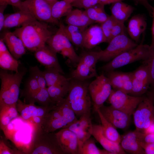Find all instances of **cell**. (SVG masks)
Wrapping results in <instances>:
<instances>
[{
    "label": "cell",
    "instance_id": "6da1fadb",
    "mask_svg": "<svg viewBox=\"0 0 154 154\" xmlns=\"http://www.w3.org/2000/svg\"><path fill=\"white\" fill-rule=\"evenodd\" d=\"M78 120L67 98L52 107L41 119L36 130L44 133L53 132L66 128Z\"/></svg>",
    "mask_w": 154,
    "mask_h": 154
},
{
    "label": "cell",
    "instance_id": "7a4b0ae2",
    "mask_svg": "<svg viewBox=\"0 0 154 154\" xmlns=\"http://www.w3.org/2000/svg\"><path fill=\"white\" fill-rule=\"evenodd\" d=\"M13 32L21 39L26 48L33 52L44 46L53 35L46 23L36 19L25 23Z\"/></svg>",
    "mask_w": 154,
    "mask_h": 154
},
{
    "label": "cell",
    "instance_id": "3957f363",
    "mask_svg": "<svg viewBox=\"0 0 154 154\" xmlns=\"http://www.w3.org/2000/svg\"><path fill=\"white\" fill-rule=\"evenodd\" d=\"M69 79V88L66 98L76 115L80 117L91 110L92 102L88 90L89 84L86 80Z\"/></svg>",
    "mask_w": 154,
    "mask_h": 154
},
{
    "label": "cell",
    "instance_id": "277c9868",
    "mask_svg": "<svg viewBox=\"0 0 154 154\" xmlns=\"http://www.w3.org/2000/svg\"><path fill=\"white\" fill-rule=\"evenodd\" d=\"M24 71L11 74L1 70L0 107L16 104L19 100L20 85L24 75Z\"/></svg>",
    "mask_w": 154,
    "mask_h": 154
},
{
    "label": "cell",
    "instance_id": "5b68a950",
    "mask_svg": "<svg viewBox=\"0 0 154 154\" xmlns=\"http://www.w3.org/2000/svg\"><path fill=\"white\" fill-rule=\"evenodd\" d=\"M150 45L141 43L135 48L121 54L101 68L106 72L140 60H146L152 52Z\"/></svg>",
    "mask_w": 154,
    "mask_h": 154
},
{
    "label": "cell",
    "instance_id": "8992f818",
    "mask_svg": "<svg viewBox=\"0 0 154 154\" xmlns=\"http://www.w3.org/2000/svg\"><path fill=\"white\" fill-rule=\"evenodd\" d=\"M102 53V50L83 52L80 56L79 61L70 78L84 81L98 76L96 65Z\"/></svg>",
    "mask_w": 154,
    "mask_h": 154
},
{
    "label": "cell",
    "instance_id": "52a82bcc",
    "mask_svg": "<svg viewBox=\"0 0 154 154\" xmlns=\"http://www.w3.org/2000/svg\"><path fill=\"white\" fill-rule=\"evenodd\" d=\"M30 154H64L55 133L36 131L27 152Z\"/></svg>",
    "mask_w": 154,
    "mask_h": 154
},
{
    "label": "cell",
    "instance_id": "ba28073f",
    "mask_svg": "<svg viewBox=\"0 0 154 154\" xmlns=\"http://www.w3.org/2000/svg\"><path fill=\"white\" fill-rule=\"evenodd\" d=\"M133 115L135 130L143 133L154 121V90L144 96Z\"/></svg>",
    "mask_w": 154,
    "mask_h": 154
},
{
    "label": "cell",
    "instance_id": "9c48e42d",
    "mask_svg": "<svg viewBox=\"0 0 154 154\" xmlns=\"http://www.w3.org/2000/svg\"><path fill=\"white\" fill-rule=\"evenodd\" d=\"M63 25L62 23H60L58 30L47 40L46 43L56 53H60L63 56L67 57L71 62L77 65L80 56L76 53L72 43L65 35Z\"/></svg>",
    "mask_w": 154,
    "mask_h": 154
},
{
    "label": "cell",
    "instance_id": "30bf717a",
    "mask_svg": "<svg viewBox=\"0 0 154 154\" xmlns=\"http://www.w3.org/2000/svg\"><path fill=\"white\" fill-rule=\"evenodd\" d=\"M112 89L109 79L103 74L98 76L89 84L88 90L96 112L108 99Z\"/></svg>",
    "mask_w": 154,
    "mask_h": 154
},
{
    "label": "cell",
    "instance_id": "8fae6325",
    "mask_svg": "<svg viewBox=\"0 0 154 154\" xmlns=\"http://www.w3.org/2000/svg\"><path fill=\"white\" fill-rule=\"evenodd\" d=\"M19 10L29 13L37 20L59 25L58 20L52 17L51 5L45 0H26L22 1Z\"/></svg>",
    "mask_w": 154,
    "mask_h": 154
},
{
    "label": "cell",
    "instance_id": "7c38bea8",
    "mask_svg": "<svg viewBox=\"0 0 154 154\" xmlns=\"http://www.w3.org/2000/svg\"><path fill=\"white\" fill-rule=\"evenodd\" d=\"M106 48L102 50L99 60L109 62L127 51L133 48L138 44L129 38L125 33L116 36L108 43Z\"/></svg>",
    "mask_w": 154,
    "mask_h": 154
},
{
    "label": "cell",
    "instance_id": "4fadbf2b",
    "mask_svg": "<svg viewBox=\"0 0 154 154\" xmlns=\"http://www.w3.org/2000/svg\"><path fill=\"white\" fill-rule=\"evenodd\" d=\"M144 96H135L112 89L108 100L111 105L131 116Z\"/></svg>",
    "mask_w": 154,
    "mask_h": 154
},
{
    "label": "cell",
    "instance_id": "5bb4252c",
    "mask_svg": "<svg viewBox=\"0 0 154 154\" xmlns=\"http://www.w3.org/2000/svg\"><path fill=\"white\" fill-rule=\"evenodd\" d=\"M132 88L131 95L139 96L146 93L150 85L151 79L147 65L144 64L132 72Z\"/></svg>",
    "mask_w": 154,
    "mask_h": 154
},
{
    "label": "cell",
    "instance_id": "9a60e30c",
    "mask_svg": "<svg viewBox=\"0 0 154 154\" xmlns=\"http://www.w3.org/2000/svg\"><path fill=\"white\" fill-rule=\"evenodd\" d=\"M93 125L90 111H89L81 115L79 119L66 127L76 135L79 142V151L84 142L92 135Z\"/></svg>",
    "mask_w": 154,
    "mask_h": 154
},
{
    "label": "cell",
    "instance_id": "2e32d148",
    "mask_svg": "<svg viewBox=\"0 0 154 154\" xmlns=\"http://www.w3.org/2000/svg\"><path fill=\"white\" fill-rule=\"evenodd\" d=\"M55 133L64 154H79L78 141L74 132L67 128H64Z\"/></svg>",
    "mask_w": 154,
    "mask_h": 154
},
{
    "label": "cell",
    "instance_id": "e0dca14e",
    "mask_svg": "<svg viewBox=\"0 0 154 154\" xmlns=\"http://www.w3.org/2000/svg\"><path fill=\"white\" fill-rule=\"evenodd\" d=\"M99 110L106 119L116 129H125L130 124L131 116L111 105H104Z\"/></svg>",
    "mask_w": 154,
    "mask_h": 154
},
{
    "label": "cell",
    "instance_id": "ac0fdd59",
    "mask_svg": "<svg viewBox=\"0 0 154 154\" xmlns=\"http://www.w3.org/2000/svg\"><path fill=\"white\" fill-rule=\"evenodd\" d=\"M107 72L114 90L130 94L132 88V72H123L112 70Z\"/></svg>",
    "mask_w": 154,
    "mask_h": 154
},
{
    "label": "cell",
    "instance_id": "d6986e66",
    "mask_svg": "<svg viewBox=\"0 0 154 154\" xmlns=\"http://www.w3.org/2000/svg\"><path fill=\"white\" fill-rule=\"evenodd\" d=\"M143 133L135 130L121 136L120 145L121 148L125 151L130 153L145 154L140 143Z\"/></svg>",
    "mask_w": 154,
    "mask_h": 154
},
{
    "label": "cell",
    "instance_id": "ffe728a7",
    "mask_svg": "<svg viewBox=\"0 0 154 154\" xmlns=\"http://www.w3.org/2000/svg\"><path fill=\"white\" fill-rule=\"evenodd\" d=\"M35 56L37 60L45 67H53L62 74L64 72L59 63L56 53L48 45H46L35 52Z\"/></svg>",
    "mask_w": 154,
    "mask_h": 154
},
{
    "label": "cell",
    "instance_id": "44dd1931",
    "mask_svg": "<svg viewBox=\"0 0 154 154\" xmlns=\"http://www.w3.org/2000/svg\"><path fill=\"white\" fill-rule=\"evenodd\" d=\"M83 47L90 49L99 44L107 42L100 25H92L83 32Z\"/></svg>",
    "mask_w": 154,
    "mask_h": 154
},
{
    "label": "cell",
    "instance_id": "7402d4cb",
    "mask_svg": "<svg viewBox=\"0 0 154 154\" xmlns=\"http://www.w3.org/2000/svg\"><path fill=\"white\" fill-rule=\"evenodd\" d=\"M52 107L37 106L33 103L26 104L19 99L16 104L18 112H19L21 118L25 120H29L34 117H39L42 118Z\"/></svg>",
    "mask_w": 154,
    "mask_h": 154
},
{
    "label": "cell",
    "instance_id": "603a6c76",
    "mask_svg": "<svg viewBox=\"0 0 154 154\" xmlns=\"http://www.w3.org/2000/svg\"><path fill=\"white\" fill-rule=\"evenodd\" d=\"M92 135L104 149L112 154H126L120 144L111 141L104 136L101 124L93 125Z\"/></svg>",
    "mask_w": 154,
    "mask_h": 154
},
{
    "label": "cell",
    "instance_id": "cb8c5ba5",
    "mask_svg": "<svg viewBox=\"0 0 154 154\" xmlns=\"http://www.w3.org/2000/svg\"><path fill=\"white\" fill-rule=\"evenodd\" d=\"M147 25L145 16L142 14L133 16L129 21L127 31L131 39L137 43L141 34L145 31Z\"/></svg>",
    "mask_w": 154,
    "mask_h": 154
},
{
    "label": "cell",
    "instance_id": "d4e9b609",
    "mask_svg": "<svg viewBox=\"0 0 154 154\" xmlns=\"http://www.w3.org/2000/svg\"><path fill=\"white\" fill-rule=\"evenodd\" d=\"M13 56L18 60L26 53L25 47L21 39L13 32H8L3 39Z\"/></svg>",
    "mask_w": 154,
    "mask_h": 154
},
{
    "label": "cell",
    "instance_id": "484cf974",
    "mask_svg": "<svg viewBox=\"0 0 154 154\" xmlns=\"http://www.w3.org/2000/svg\"><path fill=\"white\" fill-rule=\"evenodd\" d=\"M65 22L67 25L77 27L84 31L88 26L94 23L89 18L84 10L77 8L72 9L66 16Z\"/></svg>",
    "mask_w": 154,
    "mask_h": 154
},
{
    "label": "cell",
    "instance_id": "4316f807",
    "mask_svg": "<svg viewBox=\"0 0 154 154\" xmlns=\"http://www.w3.org/2000/svg\"><path fill=\"white\" fill-rule=\"evenodd\" d=\"M34 19H36L29 13L20 10L13 13L5 15L3 28L19 27Z\"/></svg>",
    "mask_w": 154,
    "mask_h": 154
},
{
    "label": "cell",
    "instance_id": "83f0119b",
    "mask_svg": "<svg viewBox=\"0 0 154 154\" xmlns=\"http://www.w3.org/2000/svg\"><path fill=\"white\" fill-rule=\"evenodd\" d=\"M110 9L112 15L117 21L124 23L130 17L134 8L122 1L112 4Z\"/></svg>",
    "mask_w": 154,
    "mask_h": 154
},
{
    "label": "cell",
    "instance_id": "f1b7e54d",
    "mask_svg": "<svg viewBox=\"0 0 154 154\" xmlns=\"http://www.w3.org/2000/svg\"><path fill=\"white\" fill-rule=\"evenodd\" d=\"M43 72L47 87L69 85V79L66 78L58 70L54 68L45 67Z\"/></svg>",
    "mask_w": 154,
    "mask_h": 154
},
{
    "label": "cell",
    "instance_id": "f546056e",
    "mask_svg": "<svg viewBox=\"0 0 154 154\" xmlns=\"http://www.w3.org/2000/svg\"><path fill=\"white\" fill-rule=\"evenodd\" d=\"M97 112L100 120L104 135L111 141L120 144L121 135L119 134L116 128L106 119L99 110Z\"/></svg>",
    "mask_w": 154,
    "mask_h": 154
},
{
    "label": "cell",
    "instance_id": "4dcf8cb0",
    "mask_svg": "<svg viewBox=\"0 0 154 154\" xmlns=\"http://www.w3.org/2000/svg\"><path fill=\"white\" fill-rule=\"evenodd\" d=\"M64 32L72 43L75 46L83 47L84 31L77 27L67 25L63 26Z\"/></svg>",
    "mask_w": 154,
    "mask_h": 154
},
{
    "label": "cell",
    "instance_id": "1f68e13d",
    "mask_svg": "<svg viewBox=\"0 0 154 154\" xmlns=\"http://www.w3.org/2000/svg\"><path fill=\"white\" fill-rule=\"evenodd\" d=\"M16 104L7 105L0 107V124L1 129L3 131L13 119L18 115Z\"/></svg>",
    "mask_w": 154,
    "mask_h": 154
},
{
    "label": "cell",
    "instance_id": "d6a6232c",
    "mask_svg": "<svg viewBox=\"0 0 154 154\" xmlns=\"http://www.w3.org/2000/svg\"><path fill=\"white\" fill-rule=\"evenodd\" d=\"M104 5L98 3L84 11L89 18L94 23L102 24L109 17L105 10Z\"/></svg>",
    "mask_w": 154,
    "mask_h": 154
},
{
    "label": "cell",
    "instance_id": "836d02e7",
    "mask_svg": "<svg viewBox=\"0 0 154 154\" xmlns=\"http://www.w3.org/2000/svg\"><path fill=\"white\" fill-rule=\"evenodd\" d=\"M72 4L64 0H57L51 5L52 17L58 20L61 17L66 16L72 10Z\"/></svg>",
    "mask_w": 154,
    "mask_h": 154
},
{
    "label": "cell",
    "instance_id": "e575fe53",
    "mask_svg": "<svg viewBox=\"0 0 154 154\" xmlns=\"http://www.w3.org/2000/svg\"><path fill=\"white\" fill-rule=\"evenodd\" d=\"M69 86L56 85L47 87V89L50 97L55 105L63 101L68 93Z\"/></svg>",
    "mask_w": 154,
    "mask_h": 154
},
{
    "label": "cell",
    "instance_id": "d590c367",
    "mask_svg": "<svg viewBox=\"0 0 154 154\" xmlns=\"http://www.w3.org/2000/svg\"><path fill=\"white\" fill-rule=\"evenodd\" d=\"M29 103H38L40 106L50 107L54 105L50 97L46 87L40 88L28 99Z\"/></svg>",
    "mask_w": 154,
    "mask_h": 154
},
{
    "label": "cell",
    "instance_id": "8d00e7d4",
    "mask_svg": "<svg viewBox=\"0 0 154 154\" xmlns=\"http://www.w3.org/2000/svg\"><path fill=\"white\" fill-rule=\"evenodd\" d=\"M10 52L0 54V66L3 69L18 72L19 63Z\"/></svg>",
    "mask_w": 154,
    "mask_h": 154
},
{
    "label": "cell",
    "instance_id": "74e56055",
    "mask_svg": "<svg viewBox=\"0 0 154 154\" xmlns=\"http://www.w3.org/2000/svg\"><path fill=\"white\" fill-rule=\"evenodd\" d=\"M79 154H112L109 151L98 148L94 140L91 137L83 143L79 151Z\"/></svg>",
    "mask_w": 154,
    "mask_h": 154
},
{
    "label": "cell",
    "instance_id": "f35d334b",
    "mask_svg": "<svg viewBox=\"0 0 154 154\" xmlns=\"http://www.w3.org/2000/svg\"><path fill=\"white\" fill-rule=\"evenodd\" d=\"M40 89L37 81L33 76L31 75L26 86L25 94L26 98L28 100Z\"/></svg>",
    "mask_w": 154,
    "mask_h": 154
},
{
    "label": "cell",
    "instance_id": "ab89813d",
    "mask_svg": "<svg viewBox=\"0 0 154 154\" xmlns=\"http://www.w3.org/2000/svg\"><path fill=\"white\" fill-rule=\"evenodd\" d=\"M116 21L111 15L109 16L106 21L101 24L102 30L106 39L107 42L109 43L110 40L111 31Z\"/></svg>",
    "mask_w": 154,
    "mask_h": 154
},
{
    "label": "cell",
    "instance_id": "60d3db41",
    "mask_svg": "<svg viewBox=\"0 0 154 154\" xmlns=\"http://www.w3.org/2000/svg\"><path fill=\"white\" fill-rule=\"evenodd\" d=\"M31 75L37 81L40 88H46V84L43 71L37 66H31L30 68Z\"/></svg>",
    "mask_w": 154,
    "mask_h": 154
},
{
    "label": "cell",
    "instance_id": "b9f144b4",
    "mask_svg": "<svg viewBox=\"0 0 154 154\" xmlns=\"http://www.w3.org/2000/svg\"><path fill=\"white\" fill-rule=\"evenodd\" d=\"M143 63L148 67L151 79L150 85L152 89L154 90V48L152 50L149 58L144 61Z\"/></svg>",
    "mask_w": 154,
    "mask_h": 154
},
{
    "label": "cell",
    "instance_id": "7bdbcfd3",
    "mask_svg": "<svg viewBox=\"0 0 154 154\" xmlns=\"http://www.w3.org/2000/svg\"><path fill=\"white\" fill-rule=\"evenodd\" d=\"M99 0H76L71 4L77 8L86 9L99 3Z\"/></svg>",
    "mask_w": 154,
    "mask_h": 154
},
{
    "label": "cell",
    "instance_id": "ee69618b",
    "mask_svg": "<svg viewBox=\"0 0 154 154\" xmlns=\"http://www.w3.org/2000/svg\"><path fill=\"white\" fill-rule=\"evenodd\" d=\"M125 31L124 23L116 21L113 26L111 31L110 40L112 38L116 36L125 33Z\"/></svg>",
    "mask_w": 154,
    "mask_h": 154
},
{
    "label": "cell",
    "instance_id": "f6af8a7d",
    "mask_svg": "<svg viewBox=\"0 0 154 154\" xmlns=\"http://www.w3.org/2000/svg\"><path fill=\"white\" fill-rule=\"evenodd\" d=\"M154 143V133L145 134L143 133L140 141V145L142 147L145 145Z\"/></svg>",
    "mask_w": 154,
    "mask_h": 154
},
{
    "label": "cell",
    "instance_id": "bcb514c9",
    "mask_svg": "<svg viewBox=\"0 0 154 154\" xmlns=\"http://www.w3.org/2000/svg\"><path fill=\"white\" fill-rule=\"evenodd\" d=\"M9 148L4 142L3 140L0 139V154H12L17 153Z\"/></svg>",
    "mask_w": 154,
    "mask_h": 154
},
{
    "label": "cell",
    "instance_id": "7dc6e473",
    "mask_svg": "<svg viewBox=\"0 0 154 154\" xmlns=\"http://www.w3.org/2000/svg\"><path fill=\"white\" fill-rule=\"evenodd\" d=\"M21 2V0H0V5H11L19 9Z\"/></svg>",
    "mask_w": 154,
    "mask_h": 154
},
{
    "label": "cell",
    "instance_id": "c3c4849f",
    "mask_svg": "<svg viewBox=\"0 0 154 154\" xmlns=\"http://www.w3.org/2000/svg\"><path fill=\"white\" fill-rule=\"evenodd\" d=\"M7 5H0V30L3 28L5 15H4V11L6 8Z\"/></svg>",
    "mask_w": 154,
    "mask_h": 154
},
{
    "label": "cell",
    "instance_id": "681fc988",
    "mask_svg": "<svg viewBox=\"0 0 154 154\" xmlns=\"http://www.w3.org/2000/svg\"><path fill=\"white\" fill-rule=\"evenodd\" d=\"M138 3L141 4L147 10L151 16L153 7L149 3L147 0H137Z\"/></svg>",
    "mask_w": 154,
    "mask_h": 154
},
{
    "label": "cell",
    "instance_id": "f907efd6",
    "mask_svg": "<svg viewBox=\"0 0 154 154\" xmlns=\"http://www.w3.org/2000/svg\"><path fill=\"white\" fill-rule=\"evenodd\" d=\"M151 16L152 17V23L151 29L152 40L151 43L150 45L152 50L154 48V7H153Z\"/></svg>",
    "mask_w": 154,
    "mask_h": 154
},
{
    "label": "cell",
    "instance_id": "816d5d0a",
    "mask_svg": "<svg viewBox=\"0 0 154 154\" xmlns=\"http://www.w3.org/2000/svg\"><path fill=\"white\" fill-rule=\"evenodd\" d=\"M143 148L145 154H154V143L145 145Z\"/></svg>",
    "mask_w": 154,
    "mask_h": 154
},
{
    "label": "cell",
    "instance_id": "f5cc1de1",
    "mask_svg": "<svg viewBox=\"0 0 154 154\" xmlns=\"http://www.w3.org/2000/svg\"><path fill=\"white\" fill-rule=\"evenodd\" d=\"M124 0H99V3L105 5H106L112 4L116 2L123 1ZM135 2L138 3L137 0H132Z\"/></svg>",
    "mask_w": 154,
    "mask_h": 154
},
{
    "label": "cell",
    "instance_id": "db71d44e",
    "mask_svg": "<svg viewBox=\"0 0 154 154\" xmlns=\"http://www.w3.org/2000/svg\"><path fill=\"white\" fill-rule=\"evenodd\" d=\"M9 51L3 39L0 40V54Z\"/></svg>",
    "mask_w": 154,
    "mask_h": 154
},
{
    "label": "cell",
    "instance_id": "11a10c76",
    "mask_svg": "<svg viewBox=\"0 0 154 154\" xmlns=\"http://www.w3.org/2000/svg\"><path fill=\"white\" fill-rule=\"evenodd\" d=\"M153 133H154V121L151 123L143 132V133L145 134Z\"/></svg>",
    "mask_w": 154,
    "mask_h": 154
},
{
    "label": "cell",
    "instance_id": "9f6ffc18",
    "mask_svg": "<svg viewBox=\"0 0 154 154\" xmlns=\"http://www.w3.org/2000/svg\"><path fill=\"white\" fill-rule=\"evenodd\" d=\"M51 5L53 4L57 0H45Z\"/></svg>",
    "mask_w": 154,
    "mask_h": 154
},
{
    "label": "cell",
    "instance_id": "6f0895ef",
    "mask_svg": "<svg viewBox=\"0 0 154 154\" xmlns=\"http://www.w3.org/2000/svg\"><path fill=\"white\" fill-rule=\"evenodd\" d=\"M72 4L76 0H64Z\"/></svg>",
    "mask_w": 154,
    "mask_h": 154
}]
</instances>
